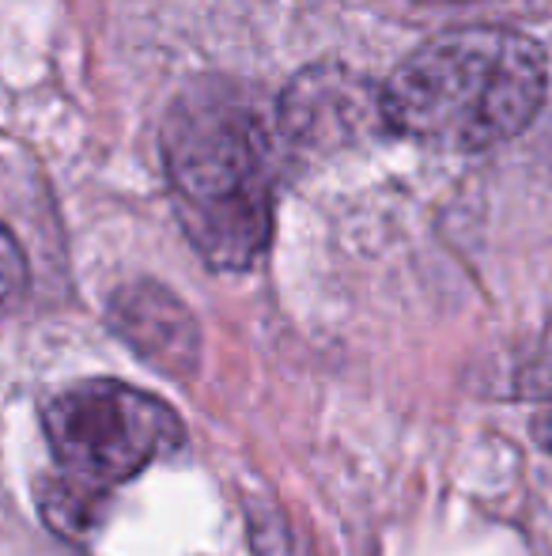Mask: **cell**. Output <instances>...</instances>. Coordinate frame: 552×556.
Returning a JSON list of instances; mask_svg holds the SVG:
<instances>
[{
    "label": "cell",
    "instance_id": "cell-1",
    "mask_svg": "<svg viewBox=\"0 0 552 556\" xmlns=\"http://www.w3.org/2000/svg\"><path fill=\"white\" fill-rule=\"evenodd\" d=\"M549 91L545 53L511 27H458L409 53L386 88L383 122L442 152H480L518 137Z\"/></svg>",
    "mask_w": 552,
    "mask_h": 556
},
{
    "label": "cell",
    "instance_id": "cell-2",
    "mask_svg": "<svg viewBox=\"0 0 552 556\" xmlns=\"http://www.w3.org/2000/svg\"><path fill=\"white\" fill-rule=\"evenodd\" d=\"M163 170L185 239L213 269H251L273 235L269 125L235 91L182 96L163 122Z\"/></svg>",
    "mask_w": 552,
    "mask_h": 556
},
{
    "label": "cell",
    "instance_id": "cell-3",
    "mask_svg": "<svg viewBox=\"0 0 552 556\" xmlns=\"http://www.w3.org/2000/svg\"><path fill=\"white\" fill-rule=\"evenodd\" d=\"M42 428L68 511L103 504L106 492L182 446V420L167 402L114 379L61 390L46 405Z\"/></svg>",
    "mask_w": 552,
    "mask_h": 556
},
{
    "label": "cell",
    "instance_id": "cell-4",
    "mask_svg": "<svg viewBox=\"0 0 552 556\" xmlns=\"http://www.w3.org/2000/svg\"><path fill=\"white\" fill-rule=\"evenodd\" d=\"M114 330L163 371H190L197 359V323L163 285L140 280L114 295Z\"/></svg>",
    "mask_w": 552,
    "mask_h": 556
},
{
    "label": "cell",
    "instance_id": "cell-5",
    "mask_svg": "<svg viewBox=\"0 0 552 556\" xmlns=\"http://www.w3.org/2000/svg\"><path fill=\"white\" fill-rule=\"evenodd\" d=\"M363 96V84L348 80L341 68H318L295 80L280 103V122L295 144H341L356 132V106Z\"/></svg>",
    "mask_w": 552,
    "mask_h": 556
},
{
    "label": "cell",
    "instance_id": "cell-6",
    "mask_svg": "<svg viewBox=\"0 0 552 556\" xmlns=\"http://www.w3.org/2000/svg\"><path fill=\"white\" fill-rule=\"evenodd\" d=\"M23 280H27V269H23L20 247H15L12 235L0 227V307L23 292Z\"/></svg>",
    "mask_w": 552,
    "mask_h": 556
},
{
    "label": "cell",
    "instance_id": "cell-7",
    "mask_svg": "<svg viewBox=\"0 0 552 556\" xmlns=\"http://www.w3.org/2000/svg\"><path fill=\"white\" fill-rule=\"evenodd\" d=\"M534 432H538L541 446H549V451H552V409H545L538 420H534Z\"/></svg>",
    "mask_w": 552,
    "mask_h": 556
},
{
    "label": "cell",
    "instance_id": "cell-8",
    "mask_svg": "<svg viewBox=\"0 0 552 556\" xmlns=\"http://www.w3.org/2000/svg\"><path fill=\"white\" fill-rule=\"evenodd\" d=\"M427 4H454V0H427Z\"/></svg>",
    "mask_w": 552,
    "mask_h": 556
}]
</instances>
